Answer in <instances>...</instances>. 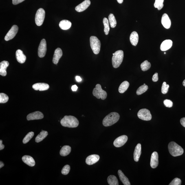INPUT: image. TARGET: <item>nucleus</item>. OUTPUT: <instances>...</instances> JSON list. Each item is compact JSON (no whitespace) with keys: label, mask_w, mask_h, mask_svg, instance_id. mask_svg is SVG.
I'll use <instances>...</instances> for the list:
<instances>
[{"label":"nucleus","mask_w":185,"mask_h":185,"mask_svg":"<svg viewBox=\"0 0 185 185\" xmlns=\"http://www.w3.org/2000/svg\"><path fill=\"white\" fill-rule=\"evenodd\" d=\"M60 123L63 127L74 128L78 127L79 122L76 117L72 116H65L62 119Z\"/></svg>","instance_id":"obj_1"},{"label":"nucleus","mask_w":185,"mask_h":185,"mask_svg":"<svg viewBox=\"0 0 185 185\" xmlns=\"http://www.w3.org/2000/svg\"><path fill=\"white\" fill-rule=\"evenodd\" d=\"M120 115L116 112H112L105 117L102 121V124L105 127H109L113 125L118 121Z\"/></svg>","instance_id":"obj_2"},{"label":"nucleus","mask_w":185,"mask_h":185,"mask_svg":"<svg viewBox=\"0 0 185 185\" xmlns=\"http://www.w3.org/2000/svg\"><path fill=\"white\" fill-rule=\"evenodd\" d=\"M168 148L170 154L173 157L179 156L184 152L182 147L174 142H170L168 145Z\"/></svg>","instance_id":"obj_3"},{"label":"nucleus","mask_w":185,"mask_h":185,"mask_svg":"<svg viewBox=\"0 0 185 185\" xmlns=\"http://www.w3.org/2000/svg\"><path fill=\"white\" fill-rule=\"evenodd\" d=\"M124 57L123 51L119 50L113 54L112 62L113 67L115 68H118L122 64Z\"/></svg>","instance_id":"obj_4"},{"label":"nucleus","mask_w":185,"mask_h":185,"mask_svg":"<svg viewBox=\"0 0 185 185\" xmlns=\"http://www.w3.org/2000/svg\"><path fill=\"white\" fill-rule=\"evenodd\" d=\"M90 45L93 53L96 55L99 53L101 43L99 40L95 36H91L90 38Z\"/></svg>","instance_id":"obj_5"},{"label":"nucleus","mask_w":185,"mask_h":185,"mask_svg":"<svg viewBox=\"0 0 185 185\" xmlns=\"http://www.w3.org/2000/svg\"><path fill=\"white\" fill-rule=\"evenodd\" d=\"M93 94L94 96L99 99L105 100L107 97V93L102 89L101 86L100 84H97L96 87L93 89Z\"/></svg>","instance_id":"obj_6"},{"label":"nucleus","mask_w":185,"mask_h":185,"mask_svg":"<svg viewBox=\"0 0 185 185\" xmlns=\"http://www.w3.org/2000/svg\"><path fill=\"white\" fill-rule=\"evenodd\" d=\"M45 12L43 8H40L36 12L35 22L36 25L40 26L43 24L45 17Z\"/></svg>","instance_id":"obj_7"},{"label":"nucleus","mask_w":185,"mask_h":185,"mask_svg":"<svg viewBox=\"0 0 185 185\" xmlns=\"http://www.w3.org/2000/svg\"><path fill=\"white\" fill-rule=\"evenodd\" d=\"M138 116L141 119L145 121H150L152 118L150 111L146 109L140 110L138 113Z\"/></svg>","instance_id":"obj_8"},{"label":"nucleus","mask_w":185,"mask_h":185,"mask_svg":"<svg viewBox=\"0 0 185 185\" xmlns=\"http://www.w3.org/2000/svg\"><path fill=\"white\" fill-rule=\"evenodd\" d=\"M47 51L46 43V40L43 39L41 40L38 48V54L40 58L44 57L45 56Z\"/></svg>","instance_id":"obj_9"},{"label":"nucleus","mask_w":185,"mask_h":185,"mask_svg":"<svg viewBox=\"0 0 185 185\" xmlns=\"http://www.w3.org/2000/svg\"><path fill=\"white\" fill-rule=\"evenodd\" d=\"M18 31V27L17 25H14L5 36V41H10L17 34Z\"/></svg>","instance_id":"obj_10"},{"label":"nucleus","mask_w":185,"mask_h":185,"mask_svg":"<svg viewBox=\"0 0 185 185\" xmlns=\"http://www.w3.org/2000/svg\"><path fill=\"white\" fill-rule=\"evenodd\" d=\"M128 140V137L126 135H123L117 138L114 141L113 145L117 147H120L125 144Z\"/></svg>","instance_id":"obj_11"},{"label":"nucleus","mask_w":185,"mask_h":185,"mask_svg":"<svg viewBox=\"0 0 185 185\" xmlns=\"http://www.w3.org/2000/svg\"><path fill=\"white\" fill-rule=\"evenodd\" d=\"M44 118V115L39 111L34 112L30 113L27 116V120L41 119Z\"/></svg>","instance_id":"obj_12"},{"label":"nucleus","mask_w":185,"mask_h":185,"mask_svg":"<svg viewBox=\"0 0 185 185\" xmlns=\"http://www.w3.org/2000/svg\"><path fill=\"white\" fill-rule=\"evenodd\" d=\"M91 4L89 0H85L75 8V10L78 12H81L87 9Z\"/></svg>","instance_id":"obj_13"},{"label":"nucleus","mask_w":185,"mask_h":185,"mask_svg":"<svg viewBox=\"0 0 185 185\" xmlns=\"http://www.w3.org/2000/svg\"><path fill=\"white\" fill-rule=\"evenodd\" d=\"M158 155L156 152H154L152 154L151 159L150 165L153 168H156L158 165Z\"/></svg>","instance_id":"obj_14"},{"label":"nucleus","mask_w":185,"mask_h":185,"mask_svg":"<svg viewBox=\"0 0 185 185\" xmlns=\"http://www.w3.org/2000/svg\"><path fill=\"white\" fill-rule=\"evenodd\" d=\"M100 157L98 155H91L89 156L86 159V163L87 165H91L96 163L99 160Z\"/></svg>","instance_id":"obj_15"},{"label":"nucleus","mask_w":185,"mask_h":185,"mask_svg":"<svg viewBox=\"0 0 185 185\" xmlns=\"http://www.w3.org/2000/svg\"><path fill=\"white\" fill-rule=\"evenodd\" d=\"M32 87L35 90L41 91L47 90L49 89V86L46 83H39L34 84L33 85Z\"/></svg>","instance_id":"obj_16"},{"label":"nucleus","mask_w":185,"mask_h":185,"mask_svg":"<svg viewBox=\"0 0 185 185\" xmlns=\"http://www.w3.org/2000/svg\"><path fill=\"white\" fill-rule=\"evenodd\" d=\"M161 22L163 26L166 29H169L171 27V20L169 16L166 14H164L162 15Z\"/></svg>","instance_id":"obj_17"},{"label":"nucleus","mask_w":185,"mask_h":185,"mask_svg":"<svg viewBox=\"0 0 185 185\" xmlns=\"http://www.w3.org/2000/svg\"><path fill=\"white\" fill-rule=\"evenodd\" d=\"M63 55V52L61 49L58 48L55 51L54 56H53V63L55 65H57L60 58Z\"/></svg>","instance_id":"obj_18"},{"label":"nucleus","mask_w":185,"mask_h":185,"mask_svg":"<svg viewBox=\"0 0 185 185\" xmlns=\"http://www.w3.org/2000/svg\"><path fill=\"white\" fill-rule=\"evenodd\" d=\"M173 42L171 40H166L161 44L160 49L162 51H165L169 49L173 46Z\"/></svg>","instance_id":"obj_19"},{"label":"nucleus","mask_w":185,"mask_h":185,"mask_svg":"<svg viewBox=\"0 0 185 185\" xmlns=\"http://www.w3.org/2000/svg\"><path fill=\"white\" fill-rule=\"evenodd\" d=\"M16 58L17 61L20 63H25L26 60V56L24 54L21 50L18 49L16 52Z\"/></svg>","instance_id":"obj_20"},{"label":"nucleus","mask_w":185,"mask_h":185,"mask_svg":"<svg viewBox=\"0 0 185 185\" xmlns=\"http://www.w3.org/2000/svg\"><path fill=\"white\" fill-rule=\"evenodd\" d=\"M22 160L24 162L29 166L33 167L35 164V161L34 159L30 156H24L22 157Z\"/></svg>","instance_id":"obj_21"},{"label":"nucleus","mask_w":185,"mask_h":185,"mask_svg":"<svg viewBox=\"0 0 185 185\" xmlns=\"http://www.w3.org/2000/svg\"><path fill=\"white\" fill-rule=\"evenodd\" d=\"M9 66V62L6 61H2L0 63V74L1 76H6V69Z\"/></svg>","instance_id":"obj_22"},{"label":"nucleus","mask_w":185,"mask_h":185,"mask_svg":"<svg viewBox=\"0 0 185 185\" xmlns=\"http://www.w3.org/2000/svg\"><path fill=\"white\" fill-rule=\"evenodd\" d=\"M141 154V145L140 144L137 145L134 152V159L135 162H138Z\"/></svg>","instance_id":"obj_23"},{"label":"nucleus","mask_w":185,"mask_h":185,"mask_svg":"<svg viewBox=\"0 0 185 185\" xmlns=\"http://www.w3.org/2000/svg\"><path fill=\"white\" fill-rule=\"evenodd\" d=\"M130 41L133 45L136 46L139 41V35L136 32L133 31L131 33L130 37Z\"/></svg>","instance_id":"obj_24"},{"label":"nucleus","mask_w":185,"mask_h":185,"mask_svg":"<svg viewBox=\"0 0 185 185\" xmlns=\"http://www.w3.org/2000/svg\"><path fill=\"white\" fill-rule=\"evenodd\" d=\"M72 24L68 20H64L61 21L59 23V26L62 30H67L70 28Z\"/></svg>","instance_id":"obj_25"},{"label":"nucleus","mask_w":185,"mask_h":185,"mask_svg":"<svg viewBox=\"0 0 185 185\" xmlns=\"http://www.w3.org/2000/svg\"><path fill=\"white\" fill-rule=\"evenodd\" d=\"M118 174L120 180L124 185H130L129 179L124 174L122 170H119L118 171Z\"/></svg>","instance_id":"obj_26"},{"label":"nucleus","mask_w":185,"mask_h":185,"mask_svg":"<svg viewBox=\"0 0 185 185\" xmlns=\"http://www.w3.org/2000/svg\"><path fill=\"white\" fill-rule=\"evenodd\" d=\"M71 147L68 145H65L62 147L60 150V154L62 156H67L71 152Z\"/></svg>","instance_id":"obj_27"},{"label":"nucleus","mask_w":185,"mask_h":185,"mask_svg":"<svg viewBox=\"0 0 185 185\" xmlns=\"http://www.w3.org/2000/svg\"><path fill=\"white\" fill-rule=\"evenodd\" d=\"M129 86V83L127 81H124L121 84L119 88V91L120 93H124L127 90Z\"/></svg>","instance_id":"obj_28"},{"label":"nucleus","mask_w":185,"mask_h":185,"mask_svg":"<svg viewBox=\"0 0 185 185\" xmlns=\"http://www.w3.org/2000/svg\"><path fill=\"white\" fill-rule=\"evenodd\" d=\"M107 182L110 185H118V179L115 175H110L108 177Z\"/></svg>","instance_id":"obj_29"},{"label":"nucleus","mask_w":185,"mask_h":185,"mask_svg":"<svg viewBox=\"0 0 185 185\" xmlns=\"http://www.w3.org/2000/svg\"><path fill=\"white\" fill-rule=\"evenodd\" d=\"M48 133L46 131H42L38 134L35 138V142L39 143L43 141L46 137Z\"/></svg>","instance_id":"obj_30"},{"label":"nucleus","mask_w":185,"mask_h":185,"mask_svg":"<svg viewBox=\"0 0 185 185\" xmlns=\"http://www.w3.org/2000/svg\"><path fill=\"white\" fill-rule=\"evenodd\" d=\"M109 21L112 28H114L116 27L117 21L114 15L112 14H109Z\"/></svg>","instance_id":"obj_31"},{"label":"nucleus","mask_w":185,"mask_h":185,"mask_svg":"<svg viewBox=\"0 0 185 185\" xmlns=\"http://www.w3.org/2000/svg\"><path fill=\"white\" fill-rule=\"evenodd\" d=\"M104 28V32L106 35H107L109 33L110 30L109 20L107 18H104L103 20Z\"/></svg>","instance_id":"obj_32"},{"label":"nucleus","mask_w":185,"mask_h":185,"mask_svg":"<svg viewBox=\"0 0 185 185\" xmlns=\"http://www.w3.org/2000/svg\"><path fill=\"white\" fill-rule=\"evenodd\" d=\"M151 67V64L147 60H145L141 65V68L142 70L145 71L149 70Z\"/></svg>","instance_id":"obj_33"},{"label":"nucleus","mask_w":185,"mask_h":185,"mask_svg":"<svg viewBox=\"0 0 185 185\" xmlns=\"http://www.w3.org/2000/svg\"><path fill=\"white\" fill-rule=\"evenodd\" d=\"M148 89V86L144 84L143 85L141 86L137 89L136 93L137 95H140L146 92Z\"/></svg>","instance_id":"obj_34"},{"label":"nucleus","mask_w":185,"mask_h":185,"mask_svg":"<svg viewBox=\"0 0 185 185\" xmlns=\"http://www.w3.org/2000/svg\"><path fill=\"white\" fill-rule=\"evenodd\" d=\"M164 0H155L154 6L155 8L158 9L159 10H162L164 7Z\"/></svg>","instance_id":"obj_35"},{"label":"nucleus","mask_w":185,"mask_h":185,"mask_svg":"<svg viewBox=\"0 0 185 185\" xmlns=\"http://www.w3.org/2000/svg\"><path fill=\"white\" fill-rule=\"evenodd\" d=\"M34 135V133L33 132H30L27 134L23 139V142L24 144H26L31 140Z\"/></svg>","instance_id":"obj_36"},{"label":"nucleus","mask_w":185,"mask_h":185,"mask_svg":"<svg viewBox=\"0 0 185 185\" xmlns=\"http://www.w3.org/2000/svg\"><path fill=\"white\" fill-rule=\"evenodd\" d=\"M8 100L9 97L8 95L3 93L0 94V103H6Z\"/></svg>","instance_id":"obj_37"},{"label":"nucleus","mask_w":185,"mask_h":185,"mask_svg":"<svg viewBox=\"0 0 185 185\" xmlns=\"http://www.w3.org/2000/svg\"><path fill=\"white\" fill-rule=\"evenodd\" d=\"M169 85H167L166 82H164L163 83L161 91L163 94H166L167 93L169 89Z\"/></svg>","instance_id":"obj_38"},{"label":"nucleus","mask_w":185,"mask_h":185,"mask_svg":"<svg viewBox=\"0 0 185 185\" xmlns=\"http://www.w3.org/2000/svg\"><path fill=\"white\" fill-rule=\"evenodd\" d=\"M70 170V166L69 165H66L61 170L62 174L66 175L69 173Z\"/></svg>","instance_id":"obj_39"},{"label":"nucleus","mask_w":185,"mask_h":185,"mask_svg":"<svg viewBox=\"0 0 185 185\" xmlns=\"http://www.w3.org/2000/svg\"><path fill=\"white\" fill-rule=\"evenodd\" d=\"M181 184V179L175 178L170 183L169 185H180Z\"/></svg>","instance_id":"obj_40"},{"label":"nucleus","mask_w":185,"mask_h":185,"mask_svg":"<svg viewBox=\"0 0 185 185\" xmlns=\"http://www.w3.org/2000/svg\"><path fill=\"white\" fill-rule=\"evenodd\" d=\"M164 103L165 106L166 107L171 108L173 107V102L171 100L167 99L165 100Z\"/></svg>","instance_id":"obj_41"},{"label":"nucleus","mask_w":185,"mask_h":185,"mask_svg":"<svg viewBox=\"0 0 185 185\" xmlns=\"http://www.w3.org/2000/svg\"><path fill=\"white\" fill-rule=\"evenodd\" d=\"M158 80V74L157 73H155L152 77V81L153 82H156Z\"/></svg>","instance_id":"obj_42"},{"label":"nucleus","mask_w":185,"mask_h":185,"mask_svg":"<svg viewBox=\"0 0 185 185\" xmlns=\"http://www.w3.org/2000/svg\"><path fill=\"white\" fill-rule=\"evenodd\" d=\"M25 1V0H12V3L14 5H16Z\"/></svg>","instance_id":"obj_43"},{"label":"nucleus","mask_w":185,"mask_h":185,"mask_svg":"<svg viewBox=\"0 0 185 185\" xmlns=\"http://www.w3.org/2000/svg\"><path fill=\"white\" fill-rule=\"evenodd\" d=\"M180 122L181 125L185 128V117L181 118Z\"/></svg>","instance_id":"obj_44"},{"label":"nucleus","mask_w":185,"mask_h":185,"mask_svg":"<svg viewBox=\"0 0 185 185\" xmlns=\"http://www.w3.org/2000/svg\"><path fill=\"white\" fill-rule=\"evenodd\" d=\"M2 143V140H0V150H3L5 147V146Z\"/></svg>","instance_id":"obj_45"},{"label":"nucleus","mask_w":185,"mask_h":185,"mask_svg":"<svg viewBox=\"0 0 185 185\" xmlns=\"http://www.w3.org/2000/svg\"><path fill=\"white\" fill-rule=\"evenodd\" d=\"M78 87L76 85H73L71 87V89L73 91H76L77 90Z\"/></svg>","instance_id":"obj_46"},{"label":"nucleus","mask_w":185,"mask_h":185,"mask_svg":"<svg viewBox=\"0 0 185 185\" xmlns=\"http://www.w3.org/2000/svg\"><path fill=\"white\" fill-rule=\"evenodd\" d=\"M76 79L77 81L80 82L82 81V79L80 76H76Z\"/></svg>","instance_id":"obj_47"},{"label":"nucleus","mask_w":185,"mask_h":185,"mask_svg":"<svg viewBox=\"0 0 185 185\" xmlns=\"http://www.w3.org/2000/svg\"><path fill=\"white\" fill-rule=\"evenodd\" d=\"M4 166V164L3 163V162H1H1H0V168H1Z\"/></svg>","instance_id":"obj_48"},{"label":"nucleus","mask_w":185,"mask_h":185,"mask_svg":"<svg viewBox=\"0 0 185 185\" xmlns=\"http://www.w3.org/2000/svg\"><path fill=\"white\" fill-rule=\"evenodd\" d=\"M117 1L119 3H122L123 2L124 0H117Z\"/></svg>","instance_id":"obj_49"},{"label":"nucleus","mask_w":185,"mask_h":185,"mask_svg":"<svg viewBox=\"0 0 185 185\" xmlns=\"http://www.w3.org/2000/svg\"><path fill=\"white\" fill-rule=\"evenodd\" d=\"M183 85L185 87V80H184L183 82Z\"/></svg>","instance_id":"obj_50"},{"label":"nucleus","mask_w":185,"mask_h":185,"mask_svg":"<svg viewBox=\"0 0 185 185\" xmlns=\"http://www.w3.org/2000/svg\"><path fill=\"white\" fill-rule=\"evenodd\" d=\"M164 54H166V52H165V53H164Z\"/></svg>","instance_id":"obj_51"}]
</instances>
